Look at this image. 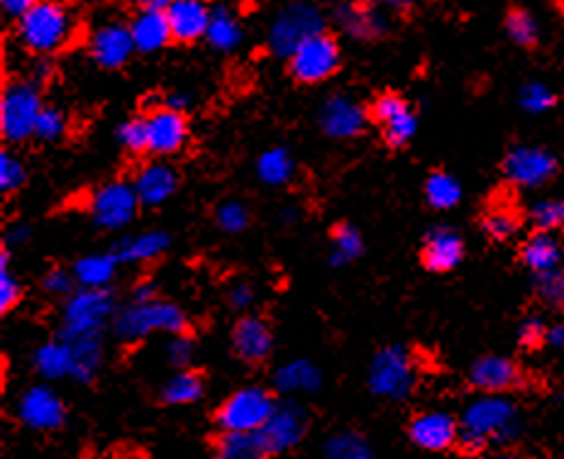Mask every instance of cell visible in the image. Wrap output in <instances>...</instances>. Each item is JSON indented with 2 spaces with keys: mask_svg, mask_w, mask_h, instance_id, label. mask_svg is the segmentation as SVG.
Here are the masks:
<instances>
[{
  "mask_svg": "<svg viewBox=\"0 0 564 459\" xmlns=\"http://www.w3.org/2000/svg\"><path fill=\"white\" fill-rule=\"evenodd\" d=\"M516 403L506 394H481L459 418V447L467 455H479L489 445H513L521 438Z\"/></svg>",
  "mask_w": 564,
  "mask_h": 459,
  "instance_id": "6da1fadb",
  "label": "cell"
},
{
  "mask_svg": "<svg viewBox=\"0 0 564 459\" xmlns=\"http://www.w3.org/2000/svg\"><path fill=\"white\" fill-rule=\"evenodd\" d=\"M74 15L62 0H40L18 20V40L28 52L47 57L64 50L74 37Z\"/></svg>",
  "mask_w": 564,
  "mask_h": 459,
  "instance_id": "7a4b0ae2",
  "label": "cell"
},
{
  "mask_svg": "<svg viewBox=\"0 0 564 459\" xmlns=\"http://www.w3.org/2000/svg\"><path fill=\"white\" fill-rule=\"evenodd\" d=\"M112 330L122 342H138L154 332H188V316L172 300H132L128 308L116 313Z\"/></svg>",
  "mask_w": 564,
  "mask_h": 459,
  "instance_id": "3957f363",
  "label": "cell"
},
{
  "mask_svg": "<svg viewBox=\"0 0 564 459\" xmlns=\"http://www.w3.org/2000/svg\"><path fill=\"white\" fill-rule=\"evenodd\" d=\"M415 384H419L415 360L405 347L389 345L375 354L369 364L371 394L389 401H403L413 394Z\"/></svg>",
  "mask_w": 564,
  "mask_h": 459,
  "instance_id": "277c9868",
  "label": "cell"
},
{
  "mask_svg": "<svg viewBox=\"0 0 564 459\" xmlns=\"http://www.w3.org/2000/svg\"><path fill=\"white\" fill-rule=\"evenodd\" d=\"M42 96L35 81H13L0 98V134L6 142H28L35 138L37 118L42 113Z\"/></svg>",
  "mask_w": 564,
  "mask_h": 459,
  "instance_id": "5b68a950",
  "label": "cell"
},
{
  "mask_svg": "<svg viewBox=\"0 0 564 459\" xmlns=\"http://www.w3.org/2000/svg\"><path fill=\"white\" fill-rule=\"evenodd\" d=\"M318 32H325V18L318 6L306 3V0H296L286 8L279 10L272 28H269L267 44L276 57H291L303 42L311 40Z\"/></svg>",
  "mask_w": 564,
  "mask_h": 459,
  "instance_id": "8992f818",
  "label": "cell"
},
{
  "mask_svg": "<svg viewBox=\"0 0 564 459\" xmlns=\"http://www.w3.org/2000/svg\"><path fill=\"white\" fill-rule=\"evenodd\" d=\"M116 318V300L108 288H76L66 298L62 313L59 338H76V335L104 332L106 323Z\"/></svg>",
  "mask_w": 564,
  "mask_h": 459,
  "instance_id": "52a82bcc",
  "label": "cell"
},
{
  "mask_svg": "<svg viewBox=\"0 0 564 459\" xmlns=\"http://www.w3.org/2000/svg\"><path fill=\"white\" fill-rule=\"evenodd\" d=\"M276 408L274 396L262 386H245L223 403L216 413V425L220 430H250L264 428Z\"/></svg>",
  "mask_w": 564,
  "mask_h": 459,
  "instance_id": "ba28073f",
  "label": "cell"
},
{
  "mask_svg": "<svg viewBox=\"0 0 564 459\" xmlns=\"http://www.w3.org/2000/svg\"><path fill=\"white\" fill-rule=\"evenodd\" d=\"M289 69L299 84L328 81L340 69V44L328 32H318L291 54Z\"/></svg>",
  "mask_w": 564,
  "mask_h": 459,
  "instance_id": "9c48e42d",
  "label": "cell"
},
{
  "mask_svg": "<svg viewBox=\"0 0 564 459\" xmlns=\"http://www.w3.org/2000/svg\"><path fill=\"white\" fill-rule=\"evenodd\" d=\"M140 196L130 182H110L96 188V194L88 200V216L98 228L120 230L130 226L140 210Z\"/></svg>",
  "mask_w": 564,
  "mask_h": 459,
  "instance_id": "30bf717a",
  "label": "cell"
},
{
  "mask_svg": "<svg viewBox=\"0 0 564 459\" xmlns=\"http://www.w3.org/2000/svg\"><path fill=\"white\" fill-rule=\"evenodd\" d=\"M560 164L557 156L533 144L513 147L503 160L506 182L516 188H540L557 176Z\"/></svg>",
  "mask_w": 564,
  "mask_h": 459,
  "instance_id": "8fae6325",
  "label": "cell"
},
{
  "mask_svg": "<svg viewBox=\"0 0 564 459\" xmlns=\"http://www.w3.org/2000/svg\"><path fill=\"white\" fill-rule=\"evenodd\" d=\"M308 413L296 401H284L276 403V408L269 420L264 423V428L259 430L262 435V442L267 447V455H284L293 447H299L301 440L306 438L308 433Z\"/></svg>",
  "mask_w": 564,
  "mask_h": 459,
  "instance_id": "7c38bea8",
  "label": "cell"
},
{
  "mask_svg": "<svg viewBox=\"0 0 564 459\" xmlns=\"http://www.w3.org/2000/svg\"><path fill=\"white\" fill-rule=\"evenodd\" d=\"M335 22L352 40H379L389 32V10H381L367 0H343L335 6Z\"/></svg>",
  "mask_w": 564,
  "mask_h": 459,
  "instance_id": "4fadbf2b",
  "label": "cell"
},
{
  "mask_svg": "<svg viewBox=\"0 0 564 459\" xmlns=\"http://www.w3.org/2000/svg\"><path fill=\"white\" fill-rule=\"evenodd\" d=\"M147 132H150V154L156 156H172L182 152L188 142V120L182 110H174L169 106L150 108L144 116Z\"/></svg>",
  "mask_w": 564,
  "mask_h": 459,
  "instance_id": "5bb4252c",
  "label": "cell"
},
{
  "mask_svg": "<svg viewBox=\"0 0 564 459\" xmlns=\"http://www.w3.org/2000/svg\"><path fill=\"white\" fill-rule=\"evenodd\" d=\"M409 438L425 452H447L459 442V420L447 411H423L411 420Z\"/></svg>",
  "mask_w": 564,
  "mask_h": 459,
  "instance_id": "9a60e30c",
  "label": "cell"
},
{
  "mask_svg": "<svg viewBox=\"0 0 564 459\" xmlns=\"http://www.w3.org/2000/svg\"><path fill=\"white\" fill-rule=\"evenodd\" d=\"M88 52H91V57L100 69H120V66H126L132 54L138 52L130 32V22L126 25V22L110 20L98 25L91 35V42H88Z\"/></svg>",
  "mask_w": 564,
  "mask_h": 459,
  "instance_id": "2e32d148",
  "label": "cell"
},
{
  "mask_svg": "<svg viewBox=\"0 0 564 459\" xmlns=\"http://www.w3.org/2000/svg\"><path fill=\"white\" fill-rule=\"evenodd\" d=\"M18 418L30 430L52 433L64 425L66 408L50 386H32L18 401Z\"/></svg>",
  "mask_w": 564,
  "mask_h": 459,
  "instance_id": "e0dca14e",
  "label": "cell"
},
{
  "mask_svg": "<svg viewBox=\"0 0 564 459\" xmlns=\"http://www.w3.org/2000/svg\"><path fill=\"white\" fill-rule=\"evenodd\" d=\"M469 384L481 394H509L525 386V376L509 357L484 354L469 369Z\"/></svg>",
  "mask_w": 564,
  "mask_h": 459,
  "instance_id": "ac0fdd59",
  "label": "cell"
},
{
  "mask_svg": "<svg viewBox=\"0 0 564 459\" xmlns=\"http://www.w3.org/2000/svg\"><path fill=\"white\" fill-rule=\"evenodd\" d=\"M318 122L321 130L333 140H355L367 130L369 110L347 96H333L321 106Z\"/></svg>",
  "mask_w": 564,
  "mask_h": 459,
  "instance_id": "d6986e66",
  "label": "cell"
},
{
  "mask_svg": "<svg viewBox=\"0 0 564 459\" xmlns=\"http://www.w3.org/2000/svg\"><path fill=\"white\" fill-rule=\"evenodd\" d=\"M274 350V335L259 316H242L232 328V352L245 364H262Z\"/></svg>",
  "mask_w": 564,
  "mask_h": 459,
  "instance_id": "ffe728a7",
  "label": "cell"
},
{
  "mask_svg": "<svg viewBox=\"0 0 564 459\" xmlns=\"http://www.w3.org/2000/svg\"><path fill=\"white\" fill-rule=\"evenodd\" d=\"M465 260V240L462 234L447 226H437L425 234L421 262L433 274H447Z\"/></svg>",
  "mask_w": 564,
  "mask_h": 459,
  "instance_id": "44dd1931",
  "label": "cell"
},
{
  "mask_svg": "<svg viewBox=\"0 0 564 459\" xmlns=\"http://www.w3.org/2000/svg\"><path fill=\"white\" fill-rule=\"evenodd\" d=\"M130 32L134 40V47L144 54L160 52L174 40L166 8H138V13H134L130 20Z\"/></svg>",
  "mask_w": 564,
  "mask_h": 459,
  "instance_id": "7402d4cb",
  "label": "cell"
},
{
  "mask_svg": "<svg viewBox=\"0 0 564 459\" xmlns=\"http://www.w3.org/2000/svg\"><path fill=\"white\" fill-rule=\"evenodd\" d=\"M210 13L213 8L206 0H172L166 6V15L172 22L174 40L191 44L206 37Z\"/></svg>",
  "mask_w": 564,
  "mask_h": 459,
  "instance_id": "603a6c76",
  "label": "cell"
},
{
  "mask_svg": "<svg viewBox=\"0 0 564 459\" xmlns=\"http://www.w3.org/2000/svg\"><path fill=\"white\" fill-rule=\"evenodd\" d=\"M134 192L140 196L142 206H162L164 200L172 198L178 188V174L172 164L150 162L134 176Z\"/></svg>",
  "mask_w": 564,
  "mask_h": 459,
  "instance_id": "cb8c5ba5",
  "label": "cell"
},
{
  "mask_svg": "<svg viewBox=\"0 0 564 459\" xmlns=\"http://www.w3.org/2000/svg\"><path fill=\"white\" fill-rule=\"evenodd\" d=\"M72 345L74 352V369L72 379L82 384H91L96 374L100 372V364H104V332H88V335H76V338H62Z\"/></svg>",
  "mask_w": 564,
  "mask_h": 459,
  "instance_id": "d4e9b609",
  "label": "cell"
},
{
  "mask_svg": "<svg viewBox=\"0 0 564 459\" xmlns=\"http://www.w3.org/2000/svg\"><path fill=\"white\" fill-rule=\"evenodd\" d=\"M323 386V372L308 360H293L274 372V389L279 394H315Z\"/></svg>",
  "mask_w": 564,
  "mask_h": 459,
  "instance_id": "484cf974",
  "label": "cell"
},
{
  "mask_svg": "<svg viewBox=\"0 0 564 459\" xmlns=\"http://www.w3.org/2000/svg\"><path fill=\"white\" fill-rule=\"evenodd\" d=\"M521 262L533 274L552 272V269H557L562 262V244L550 230H538L523 242Z\"/></svg>",
  "mask_w": 564,
  "mask_h": 459,
  "instance_id": "4316f807",
  "label": "cell"
},
{
  "mask_svg": "<svg viewBox=\"0 0 564 459\" xmlns=\"http://www.w3.org/2000/svg\"><path fill=\"white\" fill-rule=\"evenodd\" d=\"M169 248V234L162 230H147L140 234H132V238L120 240L116 244V256L120 264H140V262H152L156 256L164 254Z\"/></svg>",
  "mask_w": 564,
  "mask_h": 459,
  "instance_id": "83f0119b",
  "label": "cell"
},
{
  "mask_svg": "<svg viewBox=\"0 0 564 459\" xmlns=\"http://www.w3.org/2000/svg\"><path fill=\"white\" fill-rule=\"evenodd\" d=\"M213 452L220 459H262L269 457L262 435L250 430H220L213 440Z\"/></svg>",
  "mask_w": 564,
  "mask_h": 459,
  "instance_id": "f1b7e54d",
  "label": "cell"
},
{
  "mask_svg": "<svg viewBox=\"0 0 564 459\" xmlns=\"http://www.w3.org/2000/svg\"><path fill=\"white\" fill-rule=\"evenodd\" d=\"M32 364H35V372L47 379V382H54V379H72V369H74V352L72 345L56 338L54 342H47L37 347L35 357H32Z\"/></svg>",
  "mask_w": 564,
  "mask_h": 459,
  "instance_id": "f546056e",
  "label": "cell"
},
{
  "mask_svg": "<svg viewBox=\"0 0 564 459\" xmlns=\"http://www.w3.org/2000/svg\"><path fill=\"white\" fill-rule=\"evenodd\" d=\"M242 37H245L242 25H240V20H237L232 10L228 6L213 8L208 32H206V42L210 44V47L228 54V52L240 47Z\"/></svg>",
  "mask_w": 564,
  "mask_h": 459,
  "instance_id": "4dcf8cb0",
  "label": "cell"
},
{
  "mask_svg": "<svg viewBox=\"0 0 564 459\" xmlns=\"http://www.w3.org/2000/svg\"><path fill=\"white\" fill-rule=\"evenodd\" d=\"M120 260L116 256V252L108 254H88L82 256L74 264V276L78 286H88V288H108L112 278L118 274Z\"/></svg>",
  "mask_w": 564,
  "mask_h": 459,
  "instance_id": "1f68e13d",
  "label": "cell"
},
{
  "mask_svg": "<svg viewBox=\"0 0 564 459\" xmlns=\"http://www.w3.org/2000/svg\"><path fill=\"white\" fill-rule=\"evenodd\" d=\"M203 389H206V382L198 372H191V369H182V372L174 374L169 382L162 386V403L166 406H188L203 396Z\"/></svg>",
  "mask_w": 564,
  "mask_h": 459,
  "instance_id": "d6a6232c",
  "label": "cell"
},
{
  "mask_svg": "<svg viewBox=\"0 0 564 459\" xmlns=\"http://www.w3.org/2000/svg\"><path fill=\"white\" fill-rule=\"evenodd\" d=\"M257 176L262 178L267 186H284L296 176V162H293L289 150L272 147L257 160Z\"/></svg>",
  "mask_w": 564,
  "mask_h": 459,
  "instance_id": "836d02e7",
  "label": "cell"
},
{
  "mask_svg": "<svg viewBox=\"0 0 564 459\" xmlns=\"http://www.w3.org/2000/svg\"><path fill=\"white\" fill-rule=\"evenodd\" d=\"M365 252V238L355 226L349 222H337L333 230V248L328 262L333 266H345L349 262H355L357 256H362Z\"/></svg>",
  "mask_w": 564,
  "mask_h": 459,
  "instance_id": "e575fe53",
  "label": "cell"
},
{
  "mask_svg": "<svg viewBox=\"0 0 564 459\" xmlns=\"http://www.w3.org/2000/svg\"><path fill=\"white\" fill-rule=\"evenodd\" d=\"M425 200L435 210H449L462 200V184L453 174L433 172L425 182Z\"/></svg>",
  "mask_w": 564,
  "mask_h": 459,
  "instance_id": "d590c367",
  "label": "cell"
},
{
  "mask_svg": "<svg viewBox=\"0 0 564 459\" xmlns=\"http://www.w3.org/2000/svg\"><path fill=\"white\" fill-rule=\"evenodd\" d=\"M503 25H506V35H509L511 42H516L518 47H535L538 40H540L538 20L523 6L511 8L509 15H506Z\"/></svg>",
  "mask_w": 564,
  "mask_h": 459,
  "instance_id": "8d00e7d4",
  "label": "cell"
},
{
  "mask_svg": "<svg viewBox=\"0 0 564 459\" xmlns=\"http://www.w3.org/2000/svg\"><path fill=\"white\" fill-rule=\"evenodd\" d=\"M518 228H521V216L509 206H494L481 218V230L496 242L511 240Z\"/></svg>",
  "mask_w": 564,
  "mask_h": 459,
  "instance_id": "74e56055",
  "label": "cell"
},
{
  "mask_svg": "<svg viewBox=\"0 0 564 459\" xmlns=\"http://www.w3.org/2000/svg\"><path fill=\"white\" fill-rule=\"evenodd\" d=\"M379 128L383 134V142H387L393 150H401L415 138V130H419V118H415L413 108H405L403 113L393 116L391 120H387Z\"/></svg>",
  "mask_w": 564,
  "mask_h": 459,
  "instance_id": "f35d334b",
  "label": "cell"
},
{
  "mask_svg": "<svg viewBox=\"0 0 564 459\" xmlns=\"http://www.w3.org/2000/svg\"><path fill=\"white\" fill-rule=\"evenodd\" d=\"M371 455H375V450L357 433H337L325 442V457L330 459H367Z\"/></svg>",
  "mask_w": 564,
  "mask_h": 459,
  "instance_id": "ab89813d",
  "label": "cell"
},
{
  "mask_svg": "<svg viewBox=\"0 0 564 459\" xmlns=\"http://www.w3.org/2000/svg\"><path fill=\"white\" fill-rule=\"evenodd\" d=\"M530 222L538 230H557L564 228V196L562 198H543L535 200L533 206L528 210Z\"/></svg>",
  "mask_w": 564,
  "mask_h": 459,
  "instance_id": "60d3db41",
  "label": "cell"
},
{
  "mask_svg": "<svg viewBox=\"0 0 564 459\" xmlns=\"http://www.w3.org/2000/svg\"><path fill=\"white\" fill-rule=\"evenodd\" d=\"M518 103L525 110V113H547V110L557 103L555 91L547 84L540 81H528L521 86V94H518Z\"/></svg>",
  "mask_w": 564,
  "mask_h": 459,
  "instance_id": "b9f144b4",
  "label": "cell"
},
{
  "mask_svg": "<svg viewBox=\"0 0 564 459\" xmlns=\"http://www.w3.org/2000/svg\"><path fill=\"white\" fill-rule=\"evenodd\" d=\"M28 182V170L13 152H0V192L15 194Z\"/></svg>",
  "mask_w": 564,
  "mask_h": 459,
  "instance_id": "7bdbcfd3",
  "label": "cell"
},
{
  "mask_svg": "<svg viewBox=\"0 0 564 459\" xmlns=\"http://www.w3.org/2000/svg\"><path fill=\"white\" fill-rule=\"evenodd\" d=\"M118 142L122 144V150H128L130 154L150 152V132H147L144 118H132L128 122H122L118 128Z\"/></svg>",
  "mask_w": 564,
  "mask_h": 459,
  "instance_id": "ee69618b",
  "label": "cell"
},
{
  "mask_svg": "<svg viewBox=\"0 0 564 459\" xmlns=\"http://www.w3.org/2000/svg\"><path fill=\"white\" fill-rule=\"evenodd\" d=\"M66 128H69V122H66V116L62 113V110L56 106H44L40 118H37L35 138L42 142H56L64 138Z\"/></svg>",
  "mask_w": 564,
  "mask_h": 459,
  "instance_id": "f6af8a7d",
  "label": "cell"
},
{
  "mask_svg": "<svg viewBox=\"0 0 564 459\" xmlns=\"http://www.w3.org/2000/svg\"><path fill=\"white\" fill-rule=\"evenodd\" d=\"M216 222L223 232L237 234L250 226V210L245 204H237V200H225L216 210Z\"/></svg>",
  "mask_w": 564,
  "mask_h": 459,
  "instance_id": "bcb514c9",
  "label": "cell"
},
{
  "mask_svg": "<svg viewBox=\"0 0 564 459\" xmlns=\"http://www.w3.org/2000/svg\"><path fill=\"white\" fill-rule=\"evenodd\" d=\"M535 294L545 300V304L564 310V272L552 269L545 274H535Z\"/></svg>",
  "mask_w": 564,
  "mask_h": 459,
  "instance_id": "7dc6e473",
  "label": "cell"
},
{
  "mask_svg": "<svg viewBox=\"0 0 564 459\" xmlns=\"http://www.w3.org/2000/svg\"><path fill=\"white\" fill-rule=\"evenodd\" d=\"M405 108H411L409 100L399 94H381L375 98V103L369 108V118L377 122V125H383V122L391 120L393 116L403 113Z\"/></svg>",
  "mask_w": 564,
  "mask_h": 459,
  "instance_id": "c3c4849f",
  "label": "cell"
},
{
  "mask_svg": "<svg viewBox=\"0 0 564 459\" xmlns=\"http://www.w3.org/2000/svg\"><path fill=\"white\" fill-rule=\"evenodd\" d=\"M545 340H547L545 320L525 318L521 323V328H518V345H521L523 350H538V347L545 345Z\"/></svg>",
  "mask_w": 564,
  "mask_h": 459,
  "instance_id": "681fc988",
  "label": "cell"
},
{
  "mask_svg": "<svg viewBox=\"0 0 564 459\" xmlns=\"http://www.w3.org/2000/svg\"><path fill=\"white\" fill-rule=\"evenodd\" d=\"M194 354H196L194 340H191L186 332L174 335L172 342H169V347H166L169 362H172L174 367H182V369H186L191 362H194Z\"/></svg>",
  "mask_w": 564,
  "mask_h": 459,
  "instance_id": "f907efd6",
  "label": "cell"
},
{
  "mask_svg": "<svg viewBox=\"0 0 564 459\" xmlns=\"http://www.w3.org/2000/svg\"><path fill=\"white\" fill-rule=\"evenodd\" d=\"M22 298V288L18 278L8 272V266H0V313L13 310Z\"/></svg>",
  "mask_w": 564,
  "mask_h": 459,
  "instance_id": "816d5d0a",
  "label": "cell"
},
{
  "mask_svg": "<svg viewBox=\"0 0 564 459\" xmlns=\"http://www.w3.org/2000/svg\"><path fill=\"white\" fill-rule=\"evenodd\" d=\"M74 284H76L74 272L69 274L64 272V269H52V272H47L42 278V288L52 296H69L74 291Z\"/></svg>",
  "mask_w": 564,
  "mask_h": 459,
  "instance_id": "f5cc1de1",
  "label": "cell"
},
{
  "mask_svg": "<svg viewBox=\"0 0 564 459\" xmlns=\"http://www.w3.org/2000/svg\"><path fill=\"white\" fill-rule=\"evenodd\" d=\"M228 304L235 310H247L254 304V291L247 282H237L228 288Z\"/></svg>",
  "mask_w": 564,
  "mask_h": 459,
  "instance_id": "db71d44e",
  "label": "cell"
},
{
  "mask_svg": "<svg viewBox=\"0 0 564 459\" xmlns=\"http://www.w3.org/2000/svg\"><path fill=\"white\" fill-rule=\"evenodd\" d=\"M37 3H40V0H0V8H3L6 15L20 20L30 8H35Z\"/></svg>",
  "mask_w": 564,
  "mask_h": 459,
  "instance_id": "11a10c76",
  "label": "cell"
},
{
  "mask_svg": "<svg viewBox=\"0 0 564 459\" xmlns=\"http://www.w3.org/2000/svg\"><path fill=\"white\" fill-rule=\"evenodd\" d=\"M32 234V228L28 226V222H15V226H10L6 230V244H10V248H18V244H25L30 240Z\"/></svg>",
  "mask_w": 564,
  "mask_h": 459,
  "instance_id": "9f6ffc18",
  "label": "cell"
},
{
  "mask_svg": "<svg viewBox=\"0 0 564 459\" xmlns=\"http://www.w3.org/2000/svg\"><path fill=\"white\" fill-rule=\"evenodd\" d=\"M367 3L377 6L381 10H389V13H409L419 0H367Z\"/></svg>",
  "mask_w": 564,
  "mask_h": 459,
  "instance_id": "6f0895ef",
  "label": "cell"
},
{
  "mask_svg": "<svg viewBox=\"0 0 564 459\" xmlns=\"http://www.w3.org/2000/svg\"><path fill=\"white\" fill-rule=\"evenodd\" d=\"M164 106L174 108V110H182V113H186V110L191 108V96L184 94V91H176V94H169L164 98Z\"/></svg>",
  "mask_w": 564,
  "mask_h": 459,
  "instance_id": "680465c9",
  "label": "cell"
},
{
  "mask_svg": "<svg viewBox=\"0 0 564 459\" xmlns=\"http://www.w3.org/2000/svg\"><path fill=\"white\" fill-rule=\"evenodd\" d=\"M156 298V286L152 282H140L132 288V300H152Z\"/></svg>",
  "mask_w": 564,
  "mask_h": 459,
  "instance_id": "91938a15",
  "label": "cell"
},
{
  "mask_svg": "<svg viewBox=\"0 0 564 459\" xmlns=\"http://www.w3.org/2000/svg\"><path fill=\"white\" fill-rule=\"evenodd\" d=\"M545 345L555 347V350H562V347H564V326H562V323H560V326H547Z\"/></svg>",
  "mask_w": 564,
  "mask_h": 459,
  "instance_id": "94428289",
  "label": "cell"
},
{
  "mask_svg": "<svg viewBox=\"0 0 564 459\" xmlns=\"http://www.w3.org/2000/svg\"><path fill=\"white\" fill-rule=\"evenodd\" d=\"M50 76H52V66H50L47 62H40V64L35 66V76H32V81H35V84H44Z\"/></svg>",
  "mask_w": 564,
  "mask_h": 459,
  "instance_id": "6125c7cd",
  "label": "cell"
},
{
  "mask_svg": "<svg viewBox=\"0 0 564 459\" xmlns=\"http://www.w3.org/2000/svg\"><path fill=\"white\" fill-rule=\"evenodd\" d=\"M299 220H301V212L293 206H289L284 212H281V222H286V226H293V222H299Z\"/></svg>",
  "mask_w": 564,
  "mask_h": 459,
  "instance_id": "be15d7a7",
  "label": "cell"
},
{
  "mask_svg": "<svg viewBox=\"0 0 564 459\" xmlns=\"http://www.w3.org/2000/svg\"><path fill=\"white\" fill-rule=\"evenodd\" d=\"M138 8H166L172 0H132Z\"/></svg>",
  "mask_w": 564,
  "mask_h": 459,
  "instance_id": "e7e4bbea",
  "label": "cell"
}]
</instances>
